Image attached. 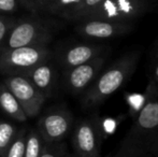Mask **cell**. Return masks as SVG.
Segmentation results:
<instances>
[{
  "label": "cell",
  "instance_id": "27",
  "mask_svg": "<svg viewBox=\"0 0 158 157\" xmlns=\"http://www.w3.org/2000/svg\"><path fill=\"white\" fill-rule=\"evenodd\" d=\"M45 1H46V0H45ZM41 9H42V8H41Z\"/></svg>",
  "mask_w": 158,
  "mask_h": 157
},
{
  "label": "cell",
  "instance_id": "24",
  "mask_svg": "<svg viewBox=\"0 0 158 157\" xmlns=\"http://www.w3.org/2000/svg\"><path fill=\"white\" fill-rule=\"evenodd\" d=\"M155 156H158V141L156 144V149H155Z\"/></svg>",
  "mask_w": 158,
  "mask_h": 157
},
{
  "label": "cell",
  "instance_id": "17",
  "mask_svg": "<svg viewBox=\"0 0 158 157\" xmlns=\"http://www.w3.org/2000/svg\"><path fill=\"white\" fill-rule=\"evenodd\" d=\"M26 141H27V132L25 129L17 132L14 141L10 145L4 157H25Z\"/></svg>",
  "mask_w": 158,
  "mask_h": 157
},
{
  "label": "cell",
  "instance_id": "11",
  "mask_svg": "<svg viewBox=\"0 0 158 157\" xmlns=\"http://www.w3.org/2000/svg\"><path fill=\"white\" fill-rule=\"evenodd\" d=\"M109 52V48L100 43L73 44L61 52L59 61L64 70L77 67L83 64L103 56Z\"/></svg>",
  "mask_w": 158,
  "mask_h": 157
},
{
  "label": "cell",
  "instance_id": "15",
  "mask_svg": "<svg viewBox=\"0 0 158 157\" xmlns=\"http://www.w3.org/2000/svg\"><path fill=\"white\" fill-rule=\"evenodd\" d=\"M17 134L14 125L6 121H0V157H4L10 145Z\"/></svg>",
  "mask_w": 158,
  "mask_h": 157
},
{
  "label": "cell",
  "instance_id": "25",
  "mask_svg": "<svg viewBox=\"0 0 158 157\" xmlns=\"http://www.w3.org/2000/svg\"><path fill=\"white\" fill-rule=\"evenodd\" d=\"M66 157H77V156L75 155L74 153H73V154H69V153H68V155H67Z\"/></svg>",
  "mask_w": 158,
  "mask_h": 157
},
{
  "label": "cell",
  "instance_id": "13",
  "mask_svg": "<svg viewBox=\"0 0 158 157\" xmlns=\"http://www.w3.org/2000/svg\"><path fill=\"white\" fill-rule=\"evenodd\" d=\"M0 109L17 122H25L28 118L19 100L4 84L0 85Z\"/></svg>",
  "mask_w": 158,
  "mask_h": 157
},
{
  "label": "cell",
  "instance_id": "6",
  "mask_svg": "<svg viewBox=\"0 0 158 157\" xmlns=\"http://www.w3.org/2000/svg\"><path fill=\"white\" fill-rule=\"evenodd\" d=\"M102 132L96 118H82L75 124L72 145L77 157H100Z\"/></svg>",
  "mask_w": 158,
  "mask_h": 157
},
{
  "label": "cell",
  "instance_id": "21",
  "mask_svg": "<svg viewBox=\"0 0 158 157\" xmlns=\"http://www.w3.org/2000/svg\"><path fill=\"white\" fill-rule=\"evenodd\" d=\"M19 0H0V13L9 14L15 12L19 9Z\"/></svg>",
  "mask_w": 158,
  "mask_h": 157
},
{
  "label": "cell",
  "instance_id": "19",
  "mask_svg": "<svg viewBox=\"0 0 158 157\" xmlns=\"http://www.w3.org/2000/svg\"><path fill=\"white\" fill-rule=\"evenodd\" d=\"M15 22H16V19H14L13 17L0 14V53L3 50V46L6 44V39H8V36L12 27L14 26Z\"/></svg>",
  "mask_w": 158,
  "mask_h": 157
},
{
  "label": "cell",
  "instance_id": "16",
  "mask_svg": "<svg viewBox=\"0 0 158 157\" xmlns=\"http://www.w3.org/2000/svg\"><path fill=\"white\" fill-rule=\"evenodd\" d=\"M44 147L45 142L38 130H29L27 132L25 157H40Z\"/></svg>",
  "mask_w": 158,
  "mask_h": 157
},
{
  "label": "cell",
  "instance_id": "26",
  "mask_svg": "<svg viewBox=\"0 0 158 157\" xmlns=\"http://www.w3.org/2000/svg\"><path fill=\"white\" fill-rule=\"evenodd\" d=\"M155 52H156V54L158 55V40H157V42H156V51H155Z\"/></svg>",
  "mask_w": 158,
  "mask_h": 157
},
{
  "label": "cell",
  "instance_id": "8",
  "mask_svg": "<svg viewBox=\"0 0 158 157\" xmlns=\"http://www.w3.org/2000/svg\"><path fill=\"white\" fill-rule=\"evenodd\" d=\"M73 126V116L68 109L56 108L38 121V131L48 144L60 143Z\"/></svg>",
  "mask_w": 158,
  "mask_h": 157
},
{
  "label": "cell",
  "instance_id": "18",
  "mask_svg": "<svg viewBox=\"0 0 158 157\" xmlns=\"http://www.w3.org/2000/svg\"><path fill=\"white\" fill-rule=\"evenodd\" d=\"M104 0H83L82 4L80 6V8L77 9V11L75 12V14L73 15L71 21H82L86 15L89 14L92 11H94L98 6L103 2Z\"/></svg>",
  "mask_w": 158,
  "mask_h": 157
},
{
  "label": "cell",
  "instance_id": "22",
  "mask_svg": "<svg viewBox=\"0 0 158 157\" xmlns=\"http://www.w3.org/2000/svg\"><path fill=\"white\" fill-rule=\"evenodd\" d=\"M19 2L24 8L30 11H41L45 0H19Z\"/></svg>",
  "mask_w": 158,
  "mask_h": 157
},
{
  "label": "cell",
  "instance_id": "5",
  "mask_svg": "<svg viewBox=\"0 0 158 157\" xmlns=\"http://www.w3.org/2000/svg\"><path fill=\"white\" fill-rule=\"evenodd\" d=\"M50 37V30L41 21L35 19H19L15 22L11 29L2 52L23 46L48 44Z\"/></svg>",
  "mask_w": 158,
  "mask_h": 157
},
{
  "label": "cell",
  "instance_id": "3",
  "mask_svg": "<svg viewBox=\"0 0 158 157\" xmlns=\"http://www.w3.org/2000/svg\"><path fill=\"white\" fill-rule=\"evenodd\" d=\"M48 44L23 46L0 53V72L8 76H26L37 66L48 60Z\"/></svg>",
  "mask_w": 158,
  "mask_h": 157
},
{
  "label": "cell",
  "instance_id": "12",
  "mask_svg": "<svg viewBox=\"0 0 158 157\" xmlns=\"http://www.w3.org/2000/svg\"><path fill=\"white\" fill-rule=\"evenodd\" d=\"M25 76L35 85V87L43 94L46 98L51 97L55 86L56 72L53 65L48 63V60L40 64L39 66L29 71Z\"/></svg>",
  "mask_w": 158,
  "mask_h": 157
},
{
  "label": "cell",
  "instance_id": "7",
  "mask_svg": "<svg viewBox=\"0 0 158 157\" xmlns=\"http://www.w3.org/2000/svg\"><path fill=\"white\" fill-rule=\"evenodd\" d=\"M3 84L19 100L28 118L37 116L48 99L25 76H8Z\"/></svg>",
  "mask_w": 158,
  "mask_h": 157
},
{
  "label": "cell",
  "instance_id": "2",
  "mask_svg": "<svg viewBox=\"0 0 158 157\" xmlns=\"http://www.w3.org/2000/svg\"><path fill=\"white\" fill-rule=\"evenodd\" d=\"M139 59L140 53L138 51L128 52L106 67V69L102 70L92 86L83 94V107L85 109H94L102 105L131 78L137 69Z\"/></svg>",
  "mask_w": 158,
  "mask_h": 157
},
{
  "label": "cell",
  "instance_id": "1",
  "mask_svg": "<svg viewBox=\"0 0 158 157\" xmlns=\"http://www.w3.org/2000/svg\"><path fill=\"white\" fill-rule=\"evenodd\" d=\"M158 141V86L148 88V96L124 139L115 157H152Z\"/></svg>",
  "mask_w": 158,
  "mask_h": 157
},
{
  "label": "cell",
  "instance_id": "23",
  "mask_svg": "<svg viewBox=\"0 0 158 157\" xmlns=\"http://www.w3.org/2000/svg\"><path fill=\"white\" fill-rule=\"evenodd\" d=\"M152 84L158 86V64L156 67L154 68V71H153V78H152Z\"/></svg>",
  "mask_w": 158,
  "mask_h": 157
},
{
  "label": "cell",
  "instance_id": "14",
  "mask_svg": "<svg viewBox=\"0 0 158 157\" xmlns=\"http://www.w3.org/2000/svg\"><path fill=\"white\" fill-rule=\"evenodd\" d=\"M83 0H46L41 11L56 14L67 19H72Z\"/></svg>",
  "mask_w": 158,
  "mask_h": 157
},
{
  "label": "cell",
  "instance_id": "10",
  "mask_svg": "<svg viewBox=\"0 0 158 157\" xmlns=\"http://www.w3.org/2000/svg\"><path fill=\"white\" fill-rule=\"evenodd\" d=\"M135 23H122L101 19H85L79 22L75 29L81 37L92 41H104L130 34Z\"/></svg>",
  "mask_w": 158,
  "mask_h": 157
},
{
  "label": "cell",
  "instance_id": "20",
  "mask_svg": "<svg viewBox=\"0 0 158 157\" xmlns=\"http://www.w3.org/2000/svg\"><path fill=\"white\" fill-rule=\"evenodd\" d=\"M68 155L67 147L64 143H55V144H48L43 149L40 157H66Z\"/></svg>",
  "mask_w": 158,
  "mask_h": 157
},
{
  "label": "cell",
  "instance_id": "4",
  "mask_svg": "<svg viewBox=\"0 0 158 157\" xmlns=\"http://www.w3.org/2000/svg\"><path fill=\"white\" fill-rule=\"evenodd\" d=\"M150 6L151 0H104L82 21L101 19L122 23H135V19L148 12Z\"/></svg>",
  "mask_w": 158,
  "mask_h": 157
},
{
  "label": "cell",
  "instance_id": "9",
  "mask_svg": "<svg viewBox=\"0 0 158 157\" xmlns=\"http://www.w3.org/2000/svg\"><path fill=\"white\" fill-rule=\"evenodd\" d=\"M108 56L103 55L77 67L66 70L64 85L73 95L84 94L104 69Z\"/></svg>",
  "mask_w": 158,
  "mask_h": 157
}]
</instances>
